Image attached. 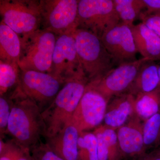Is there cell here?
I'll return each instance as SVG.
<instances>
[{
  "mask_svg": "<svg viewBox=\"0 0 160 160\" xmlns=\"http://www.w3.org/2000/svg\"><path fill=\"white\" fill-rule=\"evenodd\" d=\"M8 94L12 99V106L6 134L31 150L41 142V137L45 135L42 110L23 92L19 84Z\"/></svg>",
  "mask_w": 160,
  "mask_h": 160,
  "instance_id": "1",
  "label": "cell"
},
{
  "mask_svg": "<svg viewBox=\"0 0 160 160\" xmlns=\"http://www.w3.org/2000/svg\"><path fill=\"white\" fill-rule=\"evenodd\" d=\"M89 83L85 74L68 80L51 104L43 110L46 139L55 135L70 122Z\"/></svg>",
  "mask_w": 160,
  "mask_h": 160,
  "instance_id": "2",
  "label": "cell"
},
{
  "mask_svg": "<svg viewBox=\"0 0 160 160\" xmlns=\"http://www.w3.org/2000/svg\"><path fill=\"white\" fill-rule=\"evenodd\" d=\"M74 37L79 59L89 82L99 79L113 69V60L101 38L81 28L74 32Z\"/></svg>",
  "mask_w": 160,
  "mask_h": 160,
  "instance_id": "3",
  "label": "cell"
},
{
  "mask_svg": "<svg viewBox=\"0 0 160 160\" xmlns=\"http://www.w3.org/2000/svg\"><path fill=\"white\" fill-rule=\"evenodd\" d=\"M57 36L39 29L21 40L18 65L21 70H32L51 74L52 57Z\"/></svg>",
  "mask_w": 160,
  "mask_h": 160,
  "instance_id": "4",
  "label": "cell"
},
{
  "mask_svg": "<svg viewBox=\"0 0 160 160\" xmlns=\"http://www.w3.org/2000/svg\"><path fill=\"white\" fill-rule=\"evenodd\" d=\"M0 14L21 40L41 29L40 1L0 0Z\"/></svg>",
  "mask_w": 160,
  "mask_h": 160,
  "instance_id": "5",
  "label": "cell"
},
{
  "mask_svg": "<svg viewBox=\"0 0 160 160\" xmlns=\"http://www.w3.org/2000/svg\"><path fill=\"white\" fill-rule=\"evenodd\" d=\"M79 0H40L41 29L57 36L78 28Z\"/></svg>",
  "mask_w": 160,
  "mask_h": 160,
  "instance_id": "6",
  "label": "cell"
},
{
  "mask_svg": "<svg viewBox=\"0 0 160 160\" xmlns=\"http://www.w3.org/2000/svg\"><path fill=\"white\" fill-rule=\"evenodd\" d=\"M120 22L113 0H79L78 28L100 38Z\"/></svg>",
  "mask_w": 160,
  "mask_h": 160,
  "instance_id": "7",
  "label": "cell"
},
{
  "mask_svg": "<svg viewBox=\"0 0 160 160\" xmlns=\"http://www.w3.org/2000/svg\"><path fill=\"white\" fill-rule=\"evenodd\" d=\"M65 83L50 73L32 70H21L20 72L21 89L41 109L51 104Z\"/></svg>",
  "mask_w": 160,
  "mask_h": 160,
  "instance_id": "8",
  "label": "cell"
},
{
  "mask_svg": "<svg viewBox=\"0 0 160 160\" xmlns=\"http://www.w3.org/2000/svg\"><path fill=\"white\" fill-rule=\"evenodd\" d=\"M109 102L88 83L70 122L79 132L94 130L102 124Z\"/></svg>",
  "mask_w": 160,
  "mask_h": 160,
  "instance_id": "9",
  "label": "cell"
},
{
  "mask_svg": "<svg viewBox=\"0 0 160 160\" xmlns=\"http://www.w3.org/2000/svg\"><path fill=\"white\" fill-rule=\"evenodd\" d=\"M148 61H150L142 58L122 63L99 79L89 83L109 101L114 97L128 92L141 67Z\"/></svg>",
  "mask_w": 160,
  "mask_h": 160,
  "instance_id": "10",
  "label": "cell"
},
{
  "mask_svg": "<svg viewBox=\"0 0 160 160\" xmlns=\"http://www.w3.org/2000/svg\"><path fill=\"white\" fill-rule=\"evenodd\" d=\"M74 32L57 36L52 57L51 74L65 83L85 74L78 56Z\"/></svg>",
  "mask_w": 160,
  "mask_h": 160,
  "instance_id": "11",
  "label": "cell"
},
{
  "mask_svg": "<svg viewBox=\"0 0 160 160\" xmlns=\"http://www.w3.org/2000/svg\"><path fill=\"white\" fill-rule=\"evenodd\" d=\"M101 39L115 65L137 59L138 51L131 27L128 25L120 22L105 32Z\"/></svg>",
  "mask_w": 160,
  "mask_h": 160,
  "instance_id": "12",
  "label": "cell"
},
{
  "mask_svg": "<svg viewBox=\"0 0 160 160\" xmlns=\"http://www.w3.org/2000/svg\"><path fill=\"white\" fill-rule=\"evenodd\" d=\"M144 122L137 115L117 129L123 158H136L146 152L143 138Z\"/></svg>",
  "mask_w": 160,
  "mask_h": 160,
  "instance_id": "13",
  "label": "cell"
},
{
  "mask_svg": "<svg viewBox=\"0 0 160 160\" xmlns=\"http://www.w3.org/2000/svg\"><path fill=\"white\" fill-rule=\"evenodd\" d=\"M135 101V96L128 92L112 98L107 105L103 124L117 130L128 122L136 115Z\"/></svg>",
  "mask_w": 160,
  "mask_h": 160,
  "instance_id": "14",
  "label": "cell"
},
{
  "mask_svg": "<svg viewBox=\"0 0 160 160\" xmlns=\"http://www.w3.org/2000/svg\"><path fill=\"white\" fill-rule=\"evenodd\" d=\"M80 132L70 122L58 133L46 139V142L64 160H79L78 141Z\"/></svg>",
  "mask_w": 160,
  "mask_h": 160,
  "instance_id": "15",
  "label": "cell"
},
{
  "mask_svg": "<svg viewBox=\"0 0 160 160\" xmlns=\"http://www.w3.org/2000/svg\"><path fill=\"white\" fill-rule=\"evenodd\" d=\"M131 28L138 52L150 61L160 60V37L142 22Z\"/></svg>",
  "mask_w": 160,
  "mask_h": 160,
  "instance_id": "16",
  "label": "cell"
},
{
  "mask_svg": "<svg viewBox=\"0 0 160 160\" xmlns=\"http://www.w3.org/2000/svg\"><path fill=\"white\" fill-rule=\"evenodd\" d=\"M97 139L99 160H122L117 130L102 124L93 130Z\"/></svg>",
  "mask_w": 160,
  "mask_h": 160,
  "instance_id": "17",
  "label": "cell"
},
{
  "mask_svg": "<svg viewBox=\"0 0 160 160\" xmlns=\"http://www.w3.org/2000/svg\"><path fill=\"white\" fill-rule=\"evenodd\" d=\"M22 50L19 36L1 20L0 23V61L18 65Z\"/></svg>",
  "mask_w": 160,
  "mask_h": 160,
  "instance_id": "18",
  "label": "cell"
},
{
  "mask_svg": "<svg viewBox=\"0 0 160 160\" xmlns=\"http://www.w3.org/2000/svg\"><path fill=\"white\" fill-rule=\"evenodd\" d=\"M160 88L158 65L153 61H148L141 67L128 93L138 94L151 92Z\"/></svg>",
  "mask_w": 160,
  "mask_h": 160,
  "instance_id": "19",
  "label": "cell"
},
{
  "mask_svg": "<svg viewBox=\"0 0 160 160\" xmlns=\"http://www.w3.org/2000/svg\"><path fill=\"white\" fill-rule=\"evenodd\" d=\"M136 114L143 122L160 112V88L135 96Z\"/></svg>",
  "mask_w": 160,
  "mask_h": 160,
  "instance_id": "20",
  "label": "cell"
},
{
  "mask_svg": "<svg viewBox=\"0 0 160 160\" xmlns=\"http://www.w3.org/2000/svg\"><path fill=\"white\" fill-rule=\"evenodd\" d=\"M120 22L132 27L144 9L142 0H113Z\"/></svg>",
  "mask_w": 160,
  "mask_h": 160,
  "instance_id": "21",
  "label": "cell"
},
{
  "mask_svg": "<svg viewBox=\"0 0 160 160\" xmlns=\"http://www.w3.org/2000/svg\"><path fill=\"white\" fill-rule=\"evenodd\" d=\"M20 72L18 64L0 61V96L11 92L17 87Z\"/></svg>",
  "mask_w": 160,
  "mask_h": 160,
  "instance_id": "22",
  "label": "cell"
},
{
  "mask_svg": "<svg viewBox=\"0 0 160 160\" xmlns=\"http://www.w3.org/2000/svg\"><path fill=\"white\" fill-rule=\"evenodd\" d=\"M143 138L146 152L160 147V112L144 122Z\"/></svg>",
  "mask_w": 160,
  "mask_h": 160,
  "instance_id": "23",
  "label": "cell"
},
{
  "mask_svg": "<svg viewBox=\"0 0 160 160\" xmlns=\"http://www.w3.org/2000/svg\"><path fill=\"white\" fill-rule=\"evenodd\" d=\"M0 160H33L30 149L13 140L4 141L0 138Z\"/></svg>",
  "mask_w": 160,
  "mask_h": 160,
  "instance_id": "24",
  "label": "cell"
},
{
  "mask_svg": "<svg viewBox=\"0 0 160 160\" xmlns=\"http://www.w3.org/2000/svg\"><path fill=\"white\" fill-rule=\"evenodd\" d=\"M78 150L79 160H99L97 139L93 131L80 132Z\"/></svg>",
  "mask_w": 160,
  "mask_h": 160,
  "instance_id": "25",
  "label": "cell"
},
{
  "mask_svg": "<svg viewBox=\"0 0 160 160\" xmlns=\"http://www.w3.org/2000/svg\"><path fill=\"white\" fill-rule=\"evenodd\" d=\"M12 101L9 94L0 96V135L3 139L6 135Z\"/></svg>",
  "mask_w": 160,
  "mask_h": 160,
  "instance_id": "26",
  "label": "cell"
},
{
  "mask_svg": "<svg viewBox=\"0 0 160 160\" xmlns=\"http://www.w3.org/2000/svg\"><path fill=\"white\" fill-rule=\"evenodd\" d=\"M30 151L33 160H64L58 155L47 143L42 141L32 148Z\"/></svg>",
  "mask_w": 160,
  "mask_h": 160,
  "instance_id": "27",
  "label": "cell"
},
{
  "mask_svg": "<svg viewBox=\"0 0 160 160\" xmlns=\"http://www.w3.org/2000/svg\"><path fill=\"white\" fill-rule=\"evenodd\" d=\"M142 23L155 32L160 37V13L148 15L140 14Z\"/></svg>",
  "mask_w": 160,
  "mask_h": 160,
  "instance_id": "28",
  "label": "cell"
},
{
  "mask_svg": "<svg viewBox=\"0 0 160 160\" xmlns=\"http://www.w3.org/2000/svg\"><path fill=\"white\" fill-rule=\"evenodd\" d=\"M145 11L141 14L148 15L160 13V0H142Z\"/></svg>",
  "mask_w": 160,
  "mask_h": 160,
  "instance_id": "29",
  "label": "cell"
},
{
  "mask_svg": "<svg viewBox=\"0 0 160 160\" xmlns=\"http://www.w3.org/2000/svg\"><path fill=\"white\" fill-rule=\"evenodd\" d=\"M134 159L136 160H160V158L154 151L146 152Z\"/></svg>",
  "mask_w": 160,
  "mask_h": 160,
  "instance_id": "30",
  "label": "cell"
},
{
  "mask_svg": "<svg viewBox=\"0 0 160 160\" xmlns=\"http://www.w3.org/2000/svg\"><path fill=\"white\" fill-rule=\"evenodd\" d=\"M156 152L157 154L158 155V156L160 158V147L159 148H158V149H156V150H153Z\"/></svg>",
  "mask_w": 160,
  "mask_h": 160,
  "instance_id": "31",
  "label": "cell"
},
{
  "mask_svg": "<svg viewBox=\"0 0 160 160\" xmlns=\"http://www.w3.org/2000/svg\"><path fill=\"white\" fill-rule=\"evenodd\" d=\"M158 74H159V80H160V63L159 64H158Z\"/></svg>",
  "mask_w": 160,
  "mask_h": 160,
  "instance_id": "32",
  "label": "cell"
}]
</instances>
